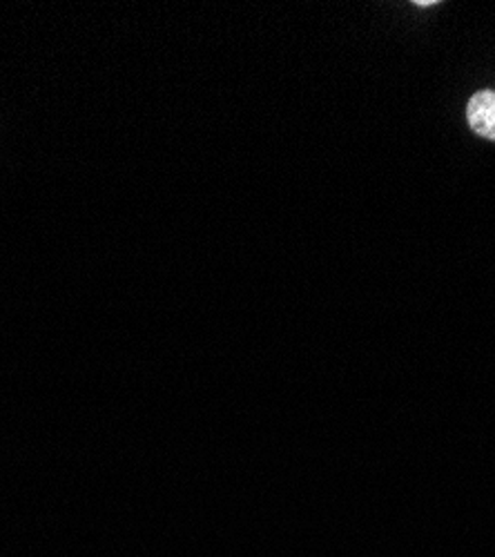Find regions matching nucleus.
Instances as JSON below:
<instances>
[{
    "instance_id": "obj_1",
    "label": "nucleus",
    "mask_w": 495,
    "mask_h": 557,
    "mask_svg": "<svg viewBox=\"0 0 495 557\" xmlns=\"http://www.w3.org/2000/svg\"><path fill=\"white\" fill-rule=\"evenodd\" d=\"M467 119L471 129L478 136L495 141V91L493 89L475 91L467 106Z\"/></svg>"
},
{
    "instance_id": "obj_2",
    "label": "nucleus",
    "mask_w": 495,
    "mask_h": 557,
    "mask_svg": "<svg viewBox=\"0 0 495 557\" xmlns=\"http://www.w3.org/2000/svg\"><path fill=\"white\" fill-rule=\"evenodd\" d=\"M416 5H418V8H431V5H435V0H418Z\"/></svg>"
}]
</instances>
